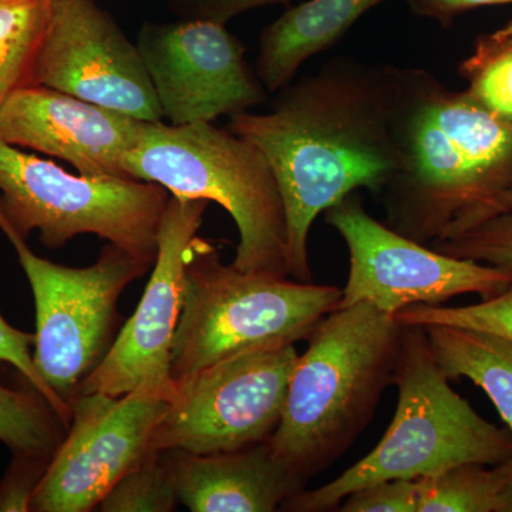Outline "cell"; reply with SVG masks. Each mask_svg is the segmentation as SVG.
Listing matches in <instances>:
<instances>
[{"label":"cell","mask_w":512,"mask_h":512,"mask_svg":"<svg viewBox=\"0 0 512 512\" xmlns=\"http://www.w3.org/2000/svg\"><path fill=\"white\" fill-rule=\"evenodd\" d=\"M403 67L339 56L279 90L268 113L235 114L229 130L274 171L286 217L288 275L311 282L309 234L336 202L366 188L379 197L399 163Z\"/></svg>","instance_id":"obj_1"},{"label":"cell","mask_w":512,"mask_h":512,"mask_svg":"<svg viewBox=\"0 0 512 512\" xmlns=\"http://www.w3.org/2000/svg\"><path fill=\"white\" fill-rule=\"evenodd\" d=\"M399 163L379 198L386 225L430 245L512 181V123L448 89L434 74L403 67L396 124Z\"/></svg>","instance_id":"obj_2"},{"label":"cell","mask_w":512,"mask_h":512,"mask_svg":"<svg viewBox=\"0 0 512 512\" xmlns=\"http://www.w3.org/2000/svg\"><path fill=\"white\" fill-rule=\"evenodd\" d=\"M403 326L370 303L330 312L309 336L289 380L272 453L308 483L335 464L375 417L393 383Z\"/></svg>","instance_id":"obj_3"},{"label":"cell","mask_w":512,"mask_h":512,"mask_svg":"<svg viewBox=\"0 0 512 512\" xmlns=\"http://www.w3.org/2000/svg\"><path fill=\"white\" fill-rule=\"evenodd\" d=\"M393 383L396 412L379 444L335 480L293 494L282 511H333L353 491L379 481L419 480L463 464L511 460L512 430L483 419L454 392L421 326H403Z\"/></svg>","instance_id":"obj_4"},{"label":"cell","mask_w":512,"mask_h":512,"mask_svg":"<svg viewBox=\"0 0 512 512\" xmlns=\"http://www.w3.org/2000/svg\"><path fill=\"white\" fill-rule=\"evenodd\" d=\"M342 289L225 265L207 239H192L183 306L171 345V377L183 379L222 360L308 339Z\"/></svg>","instance_id":"obj_5"},{"label":"cell","mask_w":512,"mask_h":512,"mask_svg":"<svg viewBox=\"0 0 512 512\" xmlns=\"http://www.w3.org/2000/svg\"><path fill=\"white\" fill-rule=\"evenodd\" d=\"M126 173L173 197L217 202L238 229L232 265L289 276L284 202L271 165L251 141L207 121H146L127 154Z\"/></svg>","instance_id":"obj_6"},{"label":"cell","mask_w":512,"mask_h":512,"mask_svg":"<svg viewBox=\"0 0 512 512\" xmlns=\"http://www.w3.org/2000/svg\"><path fill=\"white\" fill-rule=\"evenodd\" d=\"M170 192L150 181L70 174L0 140V214L47 248L93 234L153 266Z\"/></svg>","instance_id":"obj_7"},{"label":"cell","mask_w":512,"mask_h":512,"mask_svg":"<svg viewBox=\"0 0 512 512\" xmlns=\"http://www.w3.org/2000/svg\"><path fill=\"white\" fill-rule=\"evenodd\" d=\"M0 229L15 248L35 298L37 373L72 409L80 386L116 339L121 293L153 266L113 244L86 268L55 264L36 255L2 214Z\"/></svg>","instance_id":"obj_8"},{"label":"cell","mask_w":512,"mask_h":512,"mask_svg":"<svg viewBox=\"0 0 512 512\" xmlns=\"http://www.w3.org/2000/svg\"><path fill=\"white\" fill-rule=\"evenodd\" d=\"M295 345L244 353L180 380L150 451L217 454L271 439L298 362Z\"/></svg>","instance_id":"obj_9"},{"label":"cell","mask_w":512,"mask_h":512,"mask_svg":"<svg viewBox=\"0 0 512 512\" xmlns=\"http://www.w3.org/2000/svg\"><path fill=\"white\" fill-rule=\"evenodd\" d=\"M345 241L349 275L338 308L370 303L387 315L413 305H441L461 295L493 298L512 285L511 272L441 254L375 220L355 194L325 211Z\"/></svg>","instance_id":"obj_10"},{"label":"cell","mask_w":512,"mask_h":512,"mask_svg":"<svg viewBox=\"0 0 512 512\" xmlns=\"http://www.w3.org/2000/svg\"><path fill=\"white\" fill-rule=\"evenodd\" d=\"M171 396L148 384L119 397L77 396L66 437L33 494L32 511H96L111 488L150 453Z\"/></svg>","instance_id":"obj_11"},{"label":"cell","mask_w":512,"mask_h":512,"mask_svg":"<svg viewBox=\"0 0 512 512\" xmlns=\"http://www.w3.org/2000/svg\"><path fill=\"white\" fill-rule=\"evenodd\" d=\"M29 84L148 123L164 119L138 46L96 0H49Z\"/></svg>","instance_id":"obj_12"},{"label":"cell","mask_w":512,"mask_h":512,"mask_svg":"<svg viewBox=\"0 0 512 512\" xmlns=\"http://www.w3.org/2000/svg\"><path fill=\"white\" fill-rule=\"evenodd\" d=\"M163 117L174 126L212 123L266 100L245 47L222 23L190 18L146 23L137 40Z\"/></svg>","instance_id":"obj_13"},{"label":"cell","mask_w":512,"mask_h":512,"mask_svg":"<svg viewBox=\"0 0 512 512\" xmlns=\"http://www.w3.org/2000/svg\"><path fill=\"white\" fill-rule=\"evenodd\" d=\"M208 205L210 201L171 195L158 229L157 258L143 298L77 396L106 393L119 397L143 384L174 393L171 345L183 306L185 264Z\"/></svg>","instance_id":"obj_14"},{"label":"cell","mask_w":512,"mask_h":512,"mask_svg":"<svg viewBox=\"0 0 512 512\" xmlns=\"http://www.w3.org/2000/svg\"><path fill=\"white\" fill-rule=\"evenodd\" d=\"M146 121L37 84H26L0 107V140L59 158L77 173L128 178L127 154Z\"/></svg>","instance_id":"obj_15"},{"label":"cell","mask_w":512,"mask_h":512,"mask_svg":"<svg viewBox=\"0 0 512 512\" xmlns=\"http://www.w3.org/2000/svg\"><path fill=\"white\" fill-rule=\"evenodd\" d=\"M167 453L178 500L192 512H272L305 487L279 463L268 441L228 453Z\"/></svg>","instance_id":"obj_16"},{"label":"cell","mask_w":512,"mask_h":512,"mask_svg":"<svg viewBox=\"0 0 512 512\" xmlns=\"http://www.w3.org/2000/svg\"><path fill=\"white\" fill-rule=\"evenodd\" d=\"M384 0H308L266 26L259 39L256 74L276 93L295 80L313 56L335 46L357 20Z\"/></svg>","instance_id":"obj_17"},{"label":"cell","mask_w":512,"mask_h":512,"mask_svg":"<svg viewBox=\"0 0 512 512\" xmlns=\"http://www.w3.org/2000/svg\"><path fill=\"white\" fill-rule=\"evenodd\" d=\"M450 380L468 379L490 397L512 430V340L457 326H421Z\"/></svg>","instance_id":"obj_18"},{"label":"cell","mask_w":512,"mask_h":512,"mask_svg":"<svg viewBox=\"0 0 512 512\" xmlns=\"http://www.w3.org/2000/svg\"><path fill=\"white\" fill-rule=\"evenodd\" d=\"M66 433L67 424L35 390L0 384V441L15 456L50 463Z\"/></svg>","instance_id":"obj_19"},{"label":"cell","mask_w":512,"mask_h":512,"mask_svg":"<svg viewBox=\"0 0 512 512\" xmlns=\"http://www.w3.org/2000/svg\"><path fill=\"white\" fill-rule=\"evenodd\" d=\"M417 512H501L505 478L501 464H463L419 478Z\"/></svg>","instance_id":"obj_20"},{"label":"cell","mask_w":512,"mask_h":512,"mask_svg":"<svg viewBox=\"0 0 512 512\" xmlns=\"http://www.w3.org/2000/svg\"><path fill=\"white\" fill-rule=\"evenodd\" d=\"M49 15V0H0V107L29 84Z\"/></svg>","instance_id":"obj_21"},{"label":"cell","mask_w":512,"mask_h":512,"mask_svg":"<svg viewBox=\"0 0 512 512\" xmlns=\"http://www.w3.org/2000/svg\"><path fill=\"white\" fill-rule=\"evenodd\" d=\"M458 73L474 99L512 123V22L478 37Z\"/></svg>","instance_id":"obj_22"},{"label":"cell","mask_w":512,"mask_h":512,"mask_svg":"<svg viewBox=\"0 0 512 512\" xmlns=\"http://www.w3.org/2000/svg\"><path fill=\"white\" fill-rule=\"evenodd\" d=\"M178 500L177 481L167 451H150L97 505L103 512H170Z\"/></svg>","instance_id":"obj_23"},{"label":"cell","mask_w":512,"mask_h":512,"mask_svg":"<svg viewBox=\"0 0 512 512\" xmlns=\"http://www.w3.org/2000/svg\"><path fill=\"white\" fill-rule=\"evenodd\" d=\"M402 326H457L512 340V285L468 306L413 305L394 315Z\"/></svg>","instance_id":"obj_24"},{"label":"cell","mask_w":512,"mask_h":512,"mask_svg":"<svg viewBox=\"0 0 512 512\" xmlns=\"http://www.w3.org/2000/svg\"><path fill=\"white\" fill-rule=\"evenodd\" d=\"M441 254L471 259L512 274V210L494 215L467 231L429 245Z\"/></svg>","instance_id":"obj_25"},{"label":"cell","mask_w":512,"mask_h":512,"mask_svg":"<svg viewBox=\"0 0 512 512\" xmlns=\"http://www.w3.org/2000/svg\"><path fill=\"white\" fill-rule=\"evenodd\" d=\"M32 348H35V333L32 335V333L13 328L0 315V362L15 367L32 390L39 393L53 407L69 429L72 409L47 386L45 380L37 373Z\"/></svg>","instance_id":"obj_26"},{"label":"cell","mask_w":512,"mask_h":512,"mask_svg":"<svg viewBox=\"0 0 512 512\" xmlns=\"http://www.w3.org/2000/svg\"><path fill=\"white\" fill-rule=\"evenodd\" d=\"M417 480H387L353 491L339 505L342 512H417Z\"/></svg>","instance_id":"obj_27"},{"label":"cell","mask_w":512,"mask_h":512,"mask_svg":"<svg viewBox=\"0 0 512 512\" xmlns=\"http://www.w3.org/2000/svg\"><path fill=\"white\" fill-rule=\"evenodd\" d=\"M47 464V461L15 456V463L0 483V511H32L33 494Z\"/></svg>","instance_id":"obj_28"},{"label":"cell","mask_w":512,"mask_h":512,"mask_svg":"<svg viewBox=\"0 0 512 512\" xmlns=\"http://www.w3.org/2000/svg\"><path fill=\"white\" fill-rule=\"evenodd\" d=\"M286 2L289 0H183L181 6L190 18L210 19L227 25L229 20L248 10Z\"/></svg>","instance_id":"obj_29"},{"label":"cell","mask_w":512,"mask_h":512,"mask_svg":"<svg viewBox=\"0 0 512 512\" xmlns=\"http://www.w3.org/2000/svg\"><path fill=\"white\" fill-rule=\"evenodd\" d=\"M410 9L421 18L437 20L443 28L463 15L483 6L507 5L512 0H406Z\"/></svg>","instance_id":"obj_30"},{"label":"cell","mask_w":512,"mask_h":512,"mask_svg":"<svg viewBox=\"0 0 512 512\" xmlns=\"http://www.w3.org/2000/svg\"><path fill=\"white\" fill-rule=\"evenodd\" d=\"M510 210H512V181L503 191L498 192L494 198L484 202L476 210L467 214L463 220L458 222L457 227L454 228V231L448 237H453V235L467 231L468 228L474 227V225L480 224V222L488 220V218L494 217V215Z\"/></svg>","instance_id":"obj_31"},{"label":"cell","mask_w":512,"mask_h":512,"mask_svg":"<svg viewBox=\"0 0 512 512\" xmlns=\"http://www.w3.org/2000/svg\"><path fill=\"white\" fill-rule=\"evenodd\" d=\"M505 478L503 493V510L501 512H512V458L501 463Z\"/></svg>","instance_id":"obj_32"}]
</instances>
